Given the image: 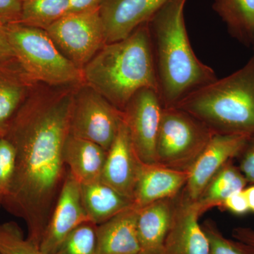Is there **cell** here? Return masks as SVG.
<instances>
[{
  "mask_svg": "<svg viewBox=\"0 0 254 254\" xmlns=\"http://www.w3.org/2000/svg\"><path fill=\"white\" fill-rule=\"evenodd\" d=\"M79 86L33 88L4 134L15 150V170L2 207L23 219L27 239L40 247L68 175L64 148Z\"/></svg>",
  "mask_w": 254,
  "mask_h": 254,
  "instance_id": "cell-1",
  "label": "cell"
},
{
  "mask_svg": "<svg viewBox=\"0 0 254 254\" xmlns=\"http://www.w3.org/2000/svg\"><path fill=\"white\" fill-rule=\"evenodd\" d=\"M187 0H168L148 21L158 94L163 108L218 78L195 55L185 21Z\"/></svg>",
  "mask_w": 254,
  "mask_h": 254,
  "instance_id": "cell-2",
  "label": "cell"
},
{
  "mask_svg": "<svg viewBox=\"0 0 254 254\" xmlns=\"http://www.w3.org/2000/svg\"><path fill=\"white\" fill-rule=\"evenodd\" d=\"M82 72L85 84L123 112L140 90L158 93L148 22L125 39L105 44Z\"/></svg>",
  "mask_w": 254,
  "mask_h": 254,
  "instance_id": "cell-3",
  "label": "cell"
},
{
  "mask_svg": "<svg viewBox=\"0 0 254 254\" xmlns=\"http://www.w3.org/2000/svg\"><path fill=\"white\" fill-rule=\"evenodd\" d=\"M175 107L215 134L254 135V52L240 69L198 88Z\"/></svg>",
  "mask_w": 254,
  "mask_h": 254,
  "instance_id": "cell-4",
  "label": "cell"
},
{
  "mask_svg": "<svg viewBox=\"0 0 254 254\" xmlns=\"http://www.w3.org/2000/svg\"><path fill=\"white\" fill-rule=\"evenodd\" d=\"M0 31L35 81L51 87L84 83L82 70L64 56L45 30L14 22L0 23Z\"/></svg>",
  "mask_w": 254,
  "mask_h": 254,
  "instance_id": "cell-5",
  "label": "cell"
},
{
  "mask_svg": "<svg viewBox=\"0 0 254 254\" xmlns=\"http://www.w3.org/2000/svg\"><path fill=\"white\" fill-rule=\"evenodd\" d=\"M215 135L206 125L177 107L163 108L156 143V163L190 172Z\"/></svg>",
  "mask_w": 254,
  "mask_h": 254,
  "instance_id": "cell-6",
  "label": "cell"
},
{
  "mask_svg": "<svg viewBox=\"0 0 254 254\" xmlns=\"http://www.w3.org/2000/svg\"><path fill=\"white\" fill-rule=\"evenodd\" d=\"M124 120L123 112L85 83L73 97L70 134L100 145L108 151Z\"/></svg>",
  "mask_w": 254,
  "mask_h": 254,
  "instance_id": "cell-7",
  "label": "cell"
},
{
  "mask_svg": "<svg viewBox=\"0 0 254 254\" xmlns=\"http://www.w3.org/2000/svg\"><path fill=\"white\" fill-rule=\"evenodd\" d=\"M46 31L64 56L81 70L106 44L99 8L69 13Z\"/></svg>",
  "mask_w": 254,
  "mask_h": 254,
  "instance_id": "cell-8",
  "label": "cell"
},
{
  "mask_svg": "<svg viewBox=\"0 0 254 254\" xmlns=\"http://www.w3.org/2000/svg\"><path fill=\"white\" fill-rule=\"evenodd\" d=\"M163 107L156 91L143 88L133 95L125 110L133 149L144 163H156V143Z\"/></svg>",
  "mask_w": 254,
  "mask_h": 254,
  "instance_id": "cell-9",
  "label": "cell"
},
{
  "mask_svg": "<svg viewBox=\"0 0 254 254\" xmlns=\"http://www.w3.org/2000/svg\"><path fill=\"white\" fill-rule=\"evenodd\" d=\"M88 221L90 220L82 201L81 185L68 172L40 249L47 254H54L73 230Z\"/></svg>",
  "mask_w": 254,
  "mask_h": 254,
  "instance_id": "cell-10",
  "label": "cell"
},
{
  "mask_svg": "<svg viewBox=\"0 0 254 254\" xmlns=\"http://www.w3.org/2000/svg\"><path fill=\"white\" fill-rule=\"evenodd\" d=\"M250 136L215 134L192 165L183 195L196 201L207 184L230 160L237 158Z\"/></svg>",
  "mask_w": 254,
  "mask_h": 254,
  "instance_id": "cell-11",
  "label": "cell"
},
{
  "mask_svg": "<svg viewBox=\"0 0 254 254\" xmlns=\"http://www.w3.org/2000/svg\"><path fill=\"white\" fill-rule=\"evenodd\" d=\"M168 0H103L100 18L106 44L122 41L148 22Z\"/></svg>",
  "mask_w": 254,
  "mask_h": 254,
  "instance_id": "cell-12",
  "label": "cell"
},
{
  "mask_svg": "<svg viewBox=\"0 0 254 254\" xmlns=\"http://www.w3.org/2000/svg\"><path fill=\"white\" fill-rule=\"evenodd\" d=\"M141 162L133 149L123 120L116 138L107 152L100 181L133 202Z\"/></svg>",
  "mask_w": 254,
  "mask_h": 254,
  "instance_id": "cell-13",
  "label": "cell"
},
{
  "mask_svg": "<svg viewBox=\"0 0 254 254\" xmlns=\"http://www.w3.org/2000/svg\"><path fill=\"white\" fill-rule=\"evenodd\" d=\"M200 217L194 202L180 192L176 197L173 222L164 245L163 254H209L210 245L198 222Z\"/></svg>",
  "mask_w": 254,
  "mask_h": 254,
  "instance_id": "cell-14",
  "label": "cell"
},
{
  "mask_svg": "<svg viewBox=\"0 0 254 254\" xmlns=\"http://www.w3.org/2000/svg\"><path fill=\"white\" fill-rule=\"evenodd\" d=\"M188 171L174 170L158 163L141 162L133 205L139 209L165 198H175L185 188L188 180Z\"/></svg>",
  "mask_w": 254,
  "mask_h": 254,
  "instance_id": "cell-15",
  "label": "cell"
},
{
  "mask_svg": "<svg viewBox=\"0 0 254 254\" xmlns=\"http://www.w3.org/2000/svg\"><path fill=\"white\" fill-rule=\"evenodd\" d=\"M37 84L16 58L0 60V136Z\"/></svg>",
  "mask_w": 254,
  "mask_h": 254,
  "instance_id": "cell-16",
  "label": "cell"
},
{
  "mask_svg": "<svg viewBox=\"0 0 254 254\" xmlns=\"http://www.w3.org/2000/svg\"><path fill=\"white\" fill-rule=\"evenodd\" d=\"M137 218L138 209L133 205L97 225V254H139Z\"/></svg>",
  "mask_w": 254,
  "mask_h": 254,
  "instance_id": "cell-17",
  "label": "cell"
},
{
  "mask_svg": "<svg viewBox=\"0 0 254 254\" xmlns=\"http://www.w3.org/2000/svg\"><path fill=\"white\" fill-rule=\"evenodd\" d=\"M176 197L157 200L138 209L137 231L142 252L163 254L164 245L173 222Z\"/></svg>",
  "mask_w": 254,
  "mask_h": 254,
  "instance_id": "cell-18",
  "label": "cell"
},
{
  "mask_svg": "<svg viewBox=\"0 0 254 254\" xmlns=\"http://www.w3.org/2000/svg\"><path fill=\"white\" fill-rule=\"evenodd\" d=\"M107 150L93 142L68 135L64 158L68 172L80 184L100 181Z\"/></svg>",
  "mask_w": 254,
  "mask_h": 254,
  "instance_id": "cell-19",
  "label": "cell"
},
{
  "mask_svg": "<svg viewBox=\"0 0 254 254\" xmlns=\"http://www.w3.org/2000/svg\"><path fill=\"white\" fill-rule=\"evenodd\" d=\"M80 185L83 206L90 221L96 225L133 206L131 200L100 180Z\"/></svg>",
  "mask_w": 254,
  "mask_h": 254,
  "instance_id": "cell-20",
  "label": "cell"
},
{
  "mask_svg": "<svg viewBox=\"0 0 254 254\" xmlns=\"http://www.w3.org/2000/svg\"><path fill=\"white\" fill-rule=\"evenodd\" d=\"M248 185L240 168L230 160L212 177L194 202L200 216L215 207L220 208L227 197L245 190Z\"/></svg>",
  "mask_w": 254,
  "mask_h": 254,
  "instance_id": "cell-21",
  "label": "cell"
},
{
  "mask_svg": "<svg viewBox=\"0 0 254 254\" xmlns=\"http://www.w3.org/2000/svg\"><path fill=\"white\" fill-rule=\"evenodd\" d=\"M213 6L234 38L254 46V0H214Z\"/></svg>",
  "mask_w": 254,
  "mask_h": 254,
  "instance_id": "cell-22",
  "label": "cell"
},
{
  "mask_svg": "<svg viewBox=\"0 0 254 254\" xmlns=\"http://www.w3.org/2000/svg\"><path fill=\"white\" fill-rule=\"evenodd\" d=\"M69 11L70 0H27L22 2L18 23L46 31Z\"/></svg>",
  "mask_w": 254,
  "mask_h": 254,
  "instance_id": "cell-23",
  "label": "cell"
},
{
  "mask_svg": "<svg viewBox=\"0 0 254 254\" xmlns=\"http://www.w3.org/2000/svg\"><path fill=\"white\" fill-rule=\"evenodd\" d=\"M97 225L88 221L73 230L54 254H97Z\"/></svg>",
  "mask_w": 254,
  "mask_h": 254,
  "instance_id": "cell-24",
  "label": "cell"
},
{
  "mask_svg": "<svg viewBox=\"0 0 254 254\" xmlns=\"http://www.w3.org/2000/svg\"><path fill=\"white\" fill-rule=\"evenodd\" d=\"M0 254H47L24 238L21 229L13 222L0 225Z\"/></svg>",
  "mask_w": 254,
  "mask_h": 254,
  "instance_id": "cell-25",
  "label": "cell"
},
{
  "mask_svg": "<svg viewBox=\"0 0 254 254\" xmlns=\"http://www.w3.org/2000/svg\"><path fill=\"white\" fill-rule=\"evenodd\" d=\"M201 226L208 239L209 254H254L252 246L224 236L213 220L208 219Z\"/></svg>",
  "mask_w": 254,
  "mask_h": 254,
  "instance_id": "cell-26",
  "label": "cell"
},
{
  "mask_svg": "<svg viewBox=\"0 0 254 254\" xmlns=\"http://www.w3.org/2000/svg\"><path fill=\"white\" fill-rule=\"evenodd\" d=\"M15 170V150L11 142L0 136V207L9 195Z\"/></svg>",
  "mask_w": 254,
  "mask_h": 254,
  "instance_id": "cell-27",
  "label": "cell"
},
{
  "mask_svg": "<svg viewBox=\"0 0 254 254\" xmlns=\"http://www.w3.org/2000/svg\"><path fill=\"white\" fill-rule=\"evenodd\" d=\"M235 159L238 161L237 166L249 185H254V135L249 137Z\"/></svg>",
  "mask_w": 254,
  "mask_h": 254,
  "instance_id": "cell-28",
  "label": "cell"
},
{
  "mask_svg": "<svg viewBox=\"0 0 254 254\" xmlns=\"http://www.w3.org/2000/svg\"><path fill=\"white\" fill-rule=\"evenodd\" d=\"M220 208L237 215H245L248 213L250 208L244 190L235 192L227 197Z\"/></svg>",
  "mask_w": 254,
  "mask_h": 254,
  "instance_id": "cell-29",
  "label": "cell"
},
{
  "mask_svg": "<svg viewBox=\"0 0 254 254\" xmlns=\"http://www.w3.org/2000/svg\"><path fill=\"white\" fill-rule=\"evenodd\" d=\"M21 6L18 0H0V23L19 22Z\"/></svg>",
  "mask_w": 254,
  "mask_h": 254,
  "instance_id": "cell-30",
  "label": "cell"
},
{
  "mask_svg": "<svg viewBox=\"0 0 254 254\" xmlns=\"http://www.w3.org/2000/svg\"><path fill=\"white\" fill-rule=\"evenodd\" d=\"M102 1L103 0H70L69 13H78L98 9Z\"/></svg>",
  "mask_w": 254,
  "mask_h": 254,
  "instance_id": "cell-31",
  "label": "cell"
},
{
  "mask_svg": "<svg viewBox=\"0 0 254 254\" xmlns=\"http://www.w3.org/2000/svg\"><path fill=\"white\" fill-rule=\"evenodd\" d=\"M235 240L252 246L254 248V230L250 227H238L232 230Z\"/></svg>",
  "mask_w": 254,
  "mask_h": 254,
  "instance_id": "cell-32",
  "label": "cell"
},
{
  "mask_svg": "<svg viewBox=\"0 0 254 254\" xmlns=\"http://www.w3.org/2000/svg\"><path fill=\"white\" fill-rule=\"evenodd\" d=\"M16 58L3 33L0 31V60Z\"/></svg>",
  "mask_w": 254,
  "mask_h": 254,
  "instance_id": "cell-33",
  "label": "cell"
},
{
  "mask_svg": "<svg viewBox=\"0 0 254 254\" xmlns=\"http://www.w3.org/2000/svg\"><path fill=\"white\" fill-rule=\"evenodd\" d=\"M246 198L248 202L250 211L254 213V185H250V186H247L245 190Z\"/></svg>",
  "mask_w": 254,
  "mask_h": 254,
  "instance_id": "cell-34",
  "label": "cell"
},
{
  "mask_svg": "<svg viewBox=\"0 0 254 254\" xmlns=\"http://www.w3.org/2000/svg\"><path fill=\"white\" fill-rule=\"evenodd\" d=\"M18 1H21V2L22 3L23 1H27V0H18Z\"/></svg>",
  "mask_w": 254,
  "mask_h": 254,
  "instance_id": "cell-35",
  "label": "cell"
},
{
  "mask_svg": "<svg viewBox=\"0 0 254 254\" xmlns=\"http://www.w3.org/2000/svg\"><path fill=\"white\" fill-rule=\"evenodd\" d=\"M148 254L144 253V252H140V253H139V254Z\"/></svg>",
  "mask_w": 254,
  "mask_h": 254,
  "instance_id": "cell-36",
  "label": "cell"
},
{
  "mask_svg": "<svg viewBox=\"0 0 254 254\" xmlns=\"http://www.w3.org/2000/svg\"></svg>",
  "mask_w": 254,
  "mask_h": 254,
  "instance_id": "cell-37",
  "label": "cell"
},
{
  "mask_svg": "<svg viewBox=\"0 0 254 254\" xmlns=\"http://www.w3.org/2000/svg\"></svg>",
  "mask_w": 254,
  "mask_h": 254,
  "instance_id": "cell-38",
  "label": "cell"
}]
</instances>
